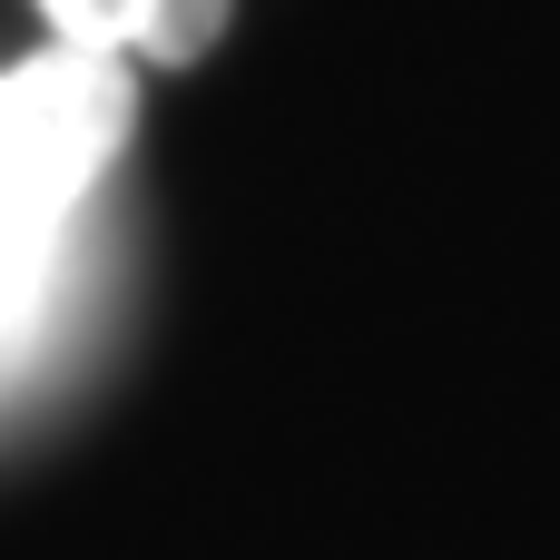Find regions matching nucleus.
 <instances>
[{"mask_svg":"<svg viewBox=\"0 0 560 560\" xmlns=\"http://www.w3.org/2000/svg\"><path fill=\"white\" fill-rule=\"evenodd\" d=\"M128 138V59L49 39L0 79V345L39 305V276L59 256V226L89 207Z\"/></svg>","mask_w":560,"mask_h":560,"instance_id":"obj_1","label":"nucleus"},{"mask_svg":"<svg viewBox=\"0 0 560 560\" xmlns=\"http://www.w3.org/2000/svg\"><path fill=\"white\" fill-rule=\"evenodd\" d=\"M59 39L118 49V59H197L226 20V0H39Z\"/></svg>","mask_w":560,"mask_h":560,"instance_id":"obj_2","label":"nucleus"}]
</instances>
